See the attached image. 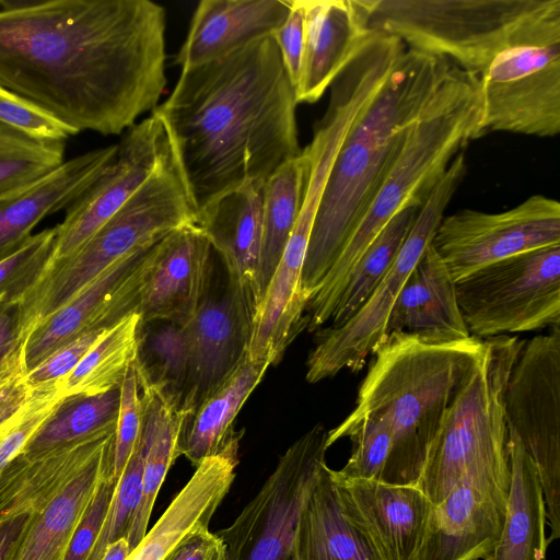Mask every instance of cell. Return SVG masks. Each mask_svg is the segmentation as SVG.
Segmentation results:
<instances>
[{"mask_svg":"<svg viewBox=\"0 0 560 560\" xmlns=\"http://www.w3.org/2000/svg\"><path fill=\"white\" fill-rule=\"evenodd\" d=\"M150 0H0V86L75 130L120 135L166 86Z\"/></svg>","mask_w":560,"mask_h":560,"instance_id":"obj_1","label":"cell"},{"mask_svg":"<svg viewBox=\"0 0 560 560\" xmlns=\"http://www.w3.org/2000/svg\"><path fill=\"white\" fill-rule=\"evenodd\" d=\"M296 105L272 35L182 69L152 115L163 127L195 215L219 195L266 180L302 153Z\"/></svg>","mask_w":560,"mask_h":560,"instance_id":"obj_2","label":"cell"},{"mask_svg":"<svg viewBox=\"0 0 560 560\" xmlns=\"http://www.w3.org/2000/svg\"><path fill=\"white\" fill-rule=\"evenodd\" d=\"M452 61L406 48L348 131L311 232L302 271L307 300L337 260L396 159L410 125L445 79Z\"/></svg>","mask_w":560,"mask_h":560,"instance_id":"obj_3","label":"cell"},{"mask_svg":"<svg viewBox=\"0 0 560 560\" xmlns=\"http://www.w3.org/2000/svg\"><path fill=\"white\" fill-rule=\"evenodd\" d=\"M483 340L434 343L394 332L373 351L353 417L386 427L393 438L380 482L417 487L455 395L477 365Z\"/></svg>","mask_w":560,"mask_h":560,"instance_id":"obj_4","label":"cell"},{"mask_svg":"<svg viewBox=\"0 0 560 560\" xmlns=\"http://www.w3.org/2000/svg\"><path fill=\"white\" fill-rule=\"evenodd\" d=\"M479 79L452 62L404 143L369 208L306 307L307 329L328 323L361 255L385 224L408 205L421 206L453 159L485 136Z\"/></svg>","mask_w":560,"mask_h":560,"instance_id":"obj_5","label":"cell"},{"mask_svg":"<svg viewBox=\"0 0 560 560\" xmlns=\"http://www.w3.org/2000/svg\"><path fill=\"white\" fill-rule=\"evenodd\" d=\"M195 223V210L167 145L151 175L84 244L51 260L22 298L26 335L119 259Z\"/></svg>","mask_w":560,"mask_h":560,"instance_id":"obj_6","label":"cell"},{"mask_svg":"<svg viewBox=\"0 0 560 560\" xmlns=\"http://www.w3.org/2000/svg\"><path fill=\"white\" fill-rule=\"evenodd\" d=\"M368 27L480 77L549 0H360Z\"/></svg>","mask_w":560,"mask_h":560,"instance_id":"obj_7","label":"cell"},{"mask_svg":"<svg viewBox=\"0 0 560 560\" xmlns=\"http://www.w3.org/2000/svg\"><path fill=\"white\" fill-rule=\"evenodd\" d=\"M524 342L508 335L483 339L480 359L452 400L417 486L433 506L466 471L510 468L504 393Z\"/></svg>","mask_w":560,"mask_h":560,"instance_id":"obj_8","label":"cell"},{"mask_svg":"<svg viewBox=\"0 0 560 560\" xmlns=\"http://www.w3.org/2000/svg\"><path fill=\"white\" fill-rule=\"evenodd\" d=\"M485 133H560V0L549 5L478 77Z\"/></svg>","mask_w":560,"mask_h":560,"instance_id":"obj_9","label":"cell"},{"mask_svg":"<svg viewBox=\"0 0 560 560\" xmlns=\"http://www.w3.org/2000/svg\"><path fill=\"white\" fill-rule=\"evenodd\" d=\"M467 173L464 151L450 163L420 206L394 262L370 296L342 325L316 330L306 360V381L317 383L343 369L361 370L384 338L390 311L415 266L432 243L439 224Z\"/></svg>","mask_w":560,"mask_h":560,"instance_id":"obj_10","label":"cell"},{"mask_svg":"<svg viewBox=\"0 0 560 560\" xmlns=\"http://www.w3.org/2000/svg\"><path fill=\"white\" fill-rule=\"evenodd\" d=\"M470 336L487 339L560 325V245L488 265L455 282Z\"/></svg>","mask_w":560,"mask_h":560,"instance_id":"obj_11","label":"cell"},{"mask_svg":"<svg viewBox=\"0 0 560 560\" xmlns=\"http://www.w3.org/2000/svg\"><path fill=\"white\" fill-rule=\"evenodd\" d=\"M504 415L536 465L550 545L560 537V325L525 340L508 378Z\"/></svg>","mask_w":560,"mask_h":560,"instance_id":"obj_12","label":"cell"},{"mask_svg":"<svg viewBox=\"0 0 560 560\" xmlns=\"http://www.w3.org/2000/svg\"><path fill=\"white\" fill-rule=\"evenodd\" d=\"M327 434L316 424L293 442L235 521L217 533L226 560H290L300 515L327 465Z\"/></svg>","mask_w":560,"mask_h":560,"instance_id":"obj_13","label":"cell"},{"mask_svg":"<svg viewBox=\"0 0 560 560\" xmlns=\"http://www.w3.org/2000/svg\"><path fill=\"white\" fill-rule=\"evenodd\" d=\"M431 244L456 282L511 256L560 245V203L538 194L503 212L462 209L442 219Z\"/></svg>","mask_w":560,"mask_h":560,"instance_id":"obj_14","label":"cell"},{"mask_svg":"<svg viewBox=\"0 0 560 560\" xmlns=\"http://www.w3.org/2000/svg\"><path fill=\"white\" fill-rule=\"evenodd\" d=\"M510 468L466 471L432 508L417 560H486L505 521Z\"/></svg>","mask_w":560,"mask_h":560,"instance_id":"obj_15","label":"cell"},{"mask_svg":"<svg viewBox=\"0 0 560 560\" xmlns=\"http://www.w3.org/2000/svg\"><path fill=\"white\" fill-rule=\"evenodd\" d=\"M156 243L113 264L31 330L24 346L26 374L75 338L108 329L137 312Z\"/></svg>","mask_w":560,"mask_h":560,"instance_id":"obj_16","label":"cell"},{"mask_svg":"<svg viewBox=\"0 0 560 560\" xmlns=\"http://www.w3.org/2000/svg\"><path fill=\"white\" fill-rule=\"evenodd\" d=\"M254 310L246 294L229 279L221 293L211 290L185 324L188 371L180 405L188 417L217 392L245 360Z\"/></svg>","mask_w":560,"mask_h":560,"instance_id":"obj_17","label":"cell"},{"mask_svg":"<svg viewBox=\"0 0 560 560\" xmlns=\"http://www.w3.org/2000/svg\"><path fill=\"white\" fill-rule=\"evenodd\" d=\"M117 145L112 163L67 208L63 221L56 225L51 260L78 249L122 207L151 175L168 142L160 120L151 115L129 128Z\"/></svg>","mask_w":560,"mask_h":560,"instance_id":"obj_18","label":"cell"},{"mask_svg":"<svg viewBox=\"0 0 560 560\" xmlns=\"http://www.w3.org/2000/svg\"><path fill=\"white\" fill-rule=\"evenodd\" d=\"M212 246L195 223L165 235L155 245L140 293V323L187 324L212 290Z\"/></svg>","mask_w":560,"mask_h":560,"instance_id":"obj_19","label":"cell"},{"mask_svg":"<svg viewBox=\"0 0 560 560\" xmlns=\"http://www.w3.org/2000/svg\"><path fill=\"white\" fill-rule=\"evenodd\" d=\"M347 513L371 538L383 560H417L432 503L412 486L334 477Z\"/></svg>","mask_w":560,"mask_h":560,"instance_id":"obj_20","label":"cell"},{"mask_svg":"<svg viewBox=\"0 0 560 560\" xmlns=\"http://www.w3.org/2000/svg\"><path fill=\"white\" fill-rule=\"evenodd\" d=\"M266 180H248L226 190L195 215V224L220 255L228 279L246 294L254 312Z\"/></svg>","mask_w":560,"mask_h":560,"instance_id":"obj_21","label":"cell"},{"mask_svg":"<svg viewBox=\"0 0 560 560\" xmlns=\"http://www.w3.org/2000/svg\"><path fill=\"white\" fill-rule=\"evenodd\" d=\"M117 144L65 161L38 180L0 196V261L18 252L45 217L68 208L115 159Z\"/></svg>","mask_w":560,"mask_h":560,"instance_id":"obj_22","label":"cell"},{"mask_svg":"<svg viewBox=\"0 0 560 560\" xmlns=\"http://www.w3.org/2000/svg\"><path fill=\"white\" fill-rule=\"evenodd\" d=\"M303 4L298 104L317 102L372 31L360 0H303Z\"/></svg>","mask_w":560,"mask_h":560,"instance_id":"obj_23","label":"cell"},{"mask_svg":"<svg viewBox=\"0 0 560 560\" xmlns=\"http://www.w3.org/2000/svg\"><path fill=\"white\" fill-rule=\"evenodd\" d=\"M290 8L291 0H201L175 63L199 66L271 36Z\"/></svg>","mask_w":560,"mask_h":560,"instance_id":"obj_24","label":"cell"},{"mask_svg":"<svg viewBox=\"0 0 560 560\" xmlns=\"http://www.w3.org/2000/svg\"><path fill=\"white\" fill-rule=\"evenodd\" d=\"M394 332L415 335L434 343L470 337L458 307L455 281L432 244L409 275L390 311L384 337Z\"/></svg>","mask_w":560,"mask_h":560,"instance_id":"obj_25","label":"cell"},{"mask_svg":"<svg viewBox=\"0 0 560 560\" xmlns=\"http://www.w3.org/2000/svg\"><path fill=\"white\" fill-rule=\"evenodd\" d=\"M240 445L210 456L196 466L162 516L126 560H164L188 535L209 527L235 478Z\"/></svg>","mask_w":560,"mask_h":560,"instance_id":"obj_26","label":"cell"},{"mask_svg":"<svg viewBox=\"0 0 560 560\" xmlns=\"http://www.w3.org/2000/svg\"><path fill=\"white\" fill-rule=\"evenodd\" d=\"M114 439L42 510L31 513L3 560H65L72 535L105 476L110 477Z\"/></svg>","mask_w":560,"mask_h":560,"instance_id":"obj_27","label":"cell"},{"mask_svg":"<svg viewBox=\"0 0 560 560\" xmlns=\"http://www.w3.org/2000/svg\"><path fill=\"white\" fill-rule=\"evenodd\" d=\"M290 560H383L345 510L327 465L300 515Z\"/></svg>","mask_w":560,"mask_h":560,"instance_id":"obj_28","label":"cell"},{"mask_svg":"<svg viewBox=\"0 0 560 560\" xmlns=\"http://www.w3.org/2000/svg\"><path fill=\"white\" fill-rule=\"evenodd\" d=\"M114 436L104 434L35 458L18 455L0 472V521L42 510Z\"/></svg>","mask_w":560,"mask_h":560,"instance_id":"obj_29","label":"cell"},{"mask_svg":"<svg viewBox=\"0 0 560 560\" xmlns=\"http://www.w3.org/2000/svg\"><path fill=\"white\" fill-rule=\"evenodd\" d=\"M508 448L511 481L505 521L500 539L486 560H545L547 512L538 471L510 427Z\"/></svg>","mask_w":560,"mask_h":560,"instance_id":"obj_30","label":"cell"},{"mask_svg":"<svg viewBox=\"0 0 560 560\" xmlns=\"http://www.w3.org/2000/svg\"><path fill=\"white\" fill-rule=\"evenodd\" d=\"M269 366L265 362H253L247 355L231 377L185 418L178 440L179 456L197 466L210 456L240 445L242 433L234 430V420Z\"/></svg>","mask_w":560,"mask_h":560,"instance_id":"obj_31","label":"cell"},{"mask_svg":"<svg viewBox=\"0 0 560 560\" xmlns=\"http://www.w3.org/2000/svg\"><path fill=\"white\" fill-rule=\"evenodd\" d=\"M308 174L310 160L303 149L299 156L279 166L265 183L256 307L265 294L298 220Z\"/></svg>","mask_w":560,"mask_h":560,"instance_id":"obj_32","label":"cell"},{"mask_svg":"<svg viewBox=\"0 0 560 560\" xmlns=\"http://www.w3.org/2000/svg\"><path fill=\"white\" fill-rule=\"evenodd\" d=\"M120 387L97 395L63 397L27 442L23 454L35 458L56 450L116 432Z\"/></svg>","mask_w":560,"mask_h":560,"instance_id":"obj_33","label":"cell"},{"mask_svg":"<svg viewBox=\"0 0 560 560\" xmlns=\"http://www.w3.org/2000/svg\"><path fill=\"white\" fill-rule=\"evenodd\" d=\"M138 382L142 395L150 404L152 424L144 457L140 501L126 535L131 551L145 536L160 488L170 467L179 456L178 440L186 418L176 402L148 384Z\"/></svg>","mask_w":560,"mask_h":560,"instance_id":"obj_34","label":"cell"},{"mask_svg":"<svg viewBox=\"0 0 560 560\" xmlns=\"http://www.w3.org/2000/svg\"><path fill=\"white\" fill-rule=\"evenodd\" d=\"M140 316L133 312L104 330L73 371L61 378L63 396L97 395L120 387L138 351Z\"/></svg>","mask_w":560,"mask_h":560,"instance_id":"obj_35","label":"cell"},{"mask_svg":"<svg viewBox=\"0 0 560 560\" xmlns=\"http://www.w3.org/2000/svg\"><path fill=\"white\" fill-rule=\"evenodd\" d=\"M135 365L139 381L180 408L188 371L185 325L140 323Z\"/></svg>","mask_w":560,"mask_h":560,"instance_id":"obj_36","label":"cell"},{"mask_svg":"<svg viewBox=\"0 0 560 560\" xmlns=\"http://www.w3.org/2000/svg\"><path fill=\"white\" fill-rule=\"evenodd\" d=\"M420 206L399 210L378 232L352 269L329 326L346 323L370 296L398 255Z\"/></svg>","mask_w":560,"mask_h":560,"instance_id":"obj_37","label":"cell"},{"mask_svg":"<svg viewBox=\"0 0 560 560\" xmlns=\"http://www.w3.org/2000/svg\"><path fill=\"white\" fill-rule=\"evenodd\" d=\"M63 142L33 139L0 122V196L27 186L65 162Z\"/></svg>","mask_w":560,"mask_h":560,"instance_id":"obj_38","label":"cell"},{"mask_svg":"<svg viewBox=\"0 0 560 560\" xmlns=\"http://www.w3.org/2000/svg\"><path fill=\"white\" fill-rule=\"evenodd\" d=\"M142 399L144 420L141 434L117 481L101 532L86 560H101L108 545L121 537H126L139 504L144 457L152 424L150 404L143 395Z\"/></svg>","mask_w":560,"mask_h":560,"instance_id":"obj_39","label":"cell"},{"mask_svg":"<svg viewBox=\"0 0 560 560\" xmlns=\"http://www.w3.org/2000/svg\"><path fill=\"white\" fill-rule=\"evenodd\" d=\"M56 238V226L45 229L0 261V299H22L36 284L54 257Z\"/></svg>","mask_w":560,"mask_h":560,"instance_id":"obj_40","label":"cell"},{"mask_svg":"<svg viewBox=\"0 0 560 560\" xmlns=\"http://www.w3.org/2000/svg\"><path fill=\"white\" fill-rule=\"evenodd\" d=\"M63 397L61 378L37 387L24 408L0 428V472L22 453Z\"/></svg>","mask_w":560,"mask_h":560,"instance_id":"obj_41","label":"cell"},{"mask_svg":"<svg viewBox=\"0 0 560 560\" xmlns=\"http://www.w3.org/2000/svg\"><path fill=\"white\" fill-rule=\"evenodd\" d=\"M144 405L135 362L120 385V407L114 440L110 480L117 483L141 434Z\"/></svg>","mask_w":560,"mask_h":560,"instance_id":"obj_42","label":"cell"},{"mask_svg":"<svg viewBox=\"0 0 560 560\" xmlns=\"http://www.w3.org/2000/svg\"><path fill=\"white\" fill-rule=\"evenodd\" d=\"M0 122L39 141L63 142L78 135L28 100L0 86Z\"/></svg>","mask_w":560,"mask_h":560,"instance_id":"obj_43","label":"cell"},{"mask_svg":"<svg viewBox=\"0 0 560 560\" xmlns=\"http://www.w3.org/2000/svg\"><path fill=\"white\" fill-rule=\"evenodd\" d=\"M22 299H0V377L24 370L26 331ZM26 372V371H25Z\"/></svg>","mask_w":560,"mask_h":560,"instance_id":"obj_44","label":"cell"},{"mask_svg":"<svg viewBox=\"0 0 560 560\" xmlns=\"http://www.w3.org/2000/svg\"><path fill=\"white\" fill-rule=\"evenodd\" d=\"M117 483L105 476L70 540L65 560H86L95 545Z\"/></svg>","mask_w":560,"mask_h":560,"instance_id":"obj_45","label":"cell"},{"mask_svg":"<svg viewBox=\"0 0 560 560\" xmlns=\"http://www.w3.org/2000/svg\"><path fill=\"white\" fill-rule=\"evenodd\" d=\"M103 331L86 332L56 350L26 374L28 384L37 388L70 374Z\"/></svg>","mask_w":560,"mask_h":560,"instance_id":"obj_46","label":"cell"},{"mask_svg":"<svg viewBox=\"0 0 560 560\" xmlns=\"http://www.w3.org/2000/svg\"><path fill=\"white\" fill-rule=\"evenodd\" d=\"M283 66L295 90L300 77L304 45L303 0H291V8L283 24L272 34Z\"/></svg>","mask_w":560,"mask_h":560,"instance_id":"obj_47","label":"cell"},{"mask_svg":"<svg viewBox=\"0 0 560 560\" xmlns=\"http://www.w3.org/2000/svg\"><path fill=\"white\" fill-rule=\"evenodd\" d=\"M164 560H226L225 545L206 527L185 537Z\"/></svg>","mask_w":560,"mask_h":560,"instance_id":"obj_48","label":"cell"},{"mask_svg":"<svg viewBox=\"0 0 560 560\" xmlns=\"http://www.w3.org/2000/svg\"><path fill=\"white\" fill-rule=\"evenodd\" d=\"M34 392L24 370L0 377V428L24 408Z\"/></svg>","mask_w":560,"mask_h":560,"instance_id":"obj_49","label":"cell"},{"mask_svg":"<svg viewBox=\"0 0 560 560\" xmlns=\"http://www.w3.org/2000/svg\"><path fill=\"white\" fill-rule=\"evenodd\" d=\"M31 513L14 515L0 521V560H3L14 541L23 532Z\"/></svg>","mask_w":560,"mask_h":560,"instance_id":"obj_50","label":"cell"},{"mask_svg":"<svg viewBox=\"0 0 560 560\" xmlns=\"http://www.w3.org/2000/svg\"><path fill=\"white\" fill-rule=\"evenodd\" d=\"M131 552L126 537H121L108 545L101 560H126Z\"/></svg>","mask_w":560,"mask_h":560,"instance_id":"obj_51","label":"cell"}]
</instances>
